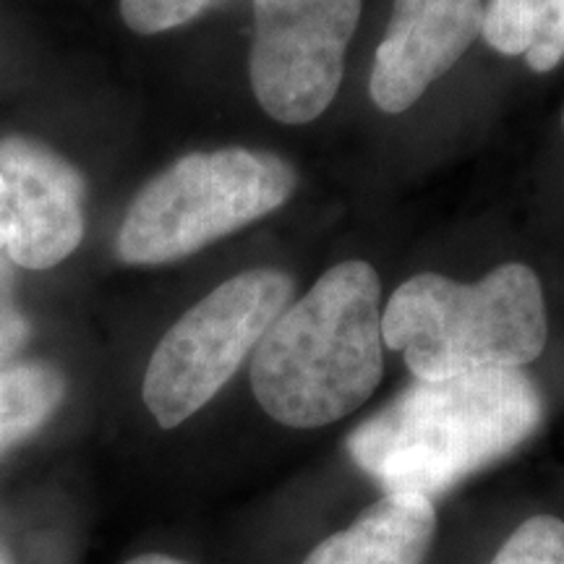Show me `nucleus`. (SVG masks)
Masks as SVG:
<instances>
[{"label":"nucleus","instance_id":"1","mask_svg":"<svg viewBox=\"0 0 564 564\" xmlns=\"http://www.w3.org/2000/svg\"><path fill=\"white\" fill-rule=\"evenodd\" d=\"M544 398L523 369L415 379L345 442L384 494L432 499L505 460L539 432Z\"/></svg>","mask_w":564,"mask_h":564},{"label":"nucleus","instance_id":"2","mask_svg":"<svg viewBox=\"0 0 564 564\" xmlns=\"http://www.w3.org/2000/svg\"><path fill=\"white\" fill-rule=\"evenodd\" d=\"M379 274L343 262L282 308L251 358L253 398L291 429H319L358 411L384 373Z\"/></svg>","mask_w":564,"mask_h":564},{"label":"nucleus","instance_id":"3","mask_svg":"<svg viewBox=\"0 0 564 564\" xmlns=\"http://www.w3.org/2000/svg\"><path fill=\"white\" fill-rule=\"evenodd\" d=\"M546 335L541 282L518 262L470 285L421 272L390 295L382 312L384 348L403 352L415 379L523 369L544 352Z\"/></svg>","mask_w":564,"mask_h":564},{"label":"nucleus","instance_id":"4","mask_svg":"<svg viewBox=\"0 0 564 564\" xmlns=\"http://www.w3.org/2000/svg\"><path fill=\"white\" fill-rule=\"evenodd\" d=\"M295 186L293 167L272 152L225 147L186 154L137 194L116 251L133 267L175 262L280 209Z\"/></svg>","mask_w":564,"mask_h":564},{"label":"nucleus","instance_id":"5","mask_svg":"<svg viewBox=\"0 0 564 564\" xmlns=\"http://www.w3.org/2000/svg\"><path fill=\"white\" fill-rule=\"evenodd\" d=\"M293 280L249 270L225 280L167 329L144 373V403L162 429H175L230 382L272 322L291 303Z\"/></svg>","mask_w":564,"mask_h":564},{"label":"nucleus","instance_id":"6","mask_svg":"<svg viewBox=\"0 0 564 564\" xmlns=\"http://www.w3.org/2000/svg\"><path fill=\"white\" fill-rule=\"evenodd\" d=\"M364 0H253L251 89L267 116L312 123L340 89Z\"/></svg>","mask_w":564,"mask_h":564},{"label":"nucleus","instance_id":"7","mask_svg":"<svg viewBox=\"0 0 564 564\" xmlns=\"http://www.w3.org/2000/svg\"><path fill=\"white\" fill-rule=\"evenodd\" d=\"M84 238V181L32 139H0V257L51 270Z\"/></svg>","mask_w":564,"mask_h":564},{"label":"nucleus","instance_id":"8","mask_svg":"<svg viewBox=\"0 0 564 564\" xmlns=\"http://www.w3.org/2000/svg\"><path fill=\"white\" fill-rule=\"evenodd\" d=\"M481 34L484 0H394L373 55V105L390 116L405 112Z\"/></svg>","mask_w":564,"mask_h":564},{"label":"nucleus","instance_id":"9","mask_svg":"<svg viewBox=\"0 0 564 564\" xmlns=\"http://www.w3.org/2000/svg\"><path fill=\"white\" fill-rule=\"evenodd\" d=\"M436 533L432 499L384 494L356 520L314 546L301 564H423Z\"/></svg>","mask_w":564,"mask_h":564},{"label":"nucleus","instance_id":"10","mask_svg":"<svg viewBox=\"0 0 564 564\" xmlns=\"http://www.w3.org/2000/svg\"><path fill=\"white\" fill-rule=\"evenodd\" d=\"M484 37L494 51L525 58L535 74L564 61V0H489Z\"/></svg>","mask_w":564,"mask_h":564},{"label":"nucleus","instance_id":"11","mask_svg":"<svg viewBox=\"0 0 564 564\" xmlns=\"http://www.w3.org/2000/svg\"><path fill=\"white\" fill-rule=\"evenodd\" d=\"M61 400L63 379L53 366L24 364L0 371V453L37 432Z\"/></svg>","mask_w":564,"mask_h":564},{"label":"nucleus","instance_id":"12","mask_svg":"<svg viewBox=\"0 0 564 564\" xmlns=\"http://www.w3.org/2000/svg\"><path fill=\"white\" fill-rule=\"evenodd\" d=\"M489 564H564V520L554 514L525 520Z\"/></svg>","mask_w":564,"mask_h":564},{"label":"nucleus","instance_id":"13","mask_svg":"<svg viewBox=\"0 0 564 564\" xmlns=\"http://www.w3.org/2000/svg\"><path fill=\"white\" fill-rule=\"evenodd\" d=\"M212 0H121V17L129 30L139 34H160L188 24Z\"/></svg>","mask_w":564,"mask_h":564},{"label":"nucleus","instance_id":"14","mask_svg":"<svg viewBox=\"0 0 564 564\" xmlns=\"http://www.w3.org/2000/svg\"><path fill=\"white\" fill-rule=\"evenodd\" d=\"M13 280L9 270V259L0 257V361L17 352L21 343L30 335L26 319L13 303Z\"/></svg>","mask_w":564,"mask_h":564},{"label":"nucleus","instance_id":"15","mask_svg":"<svg viewBox=\"0 0 564 564\" xmlns=\"http://www.w3.org/2000/svg\"><path fill=\"white\" fill-rule=\"evenodd\" d=\"M126 564H186V562L175 560V556H165V554H144V556H137V560L126 562Z\"/></svg>","mask_w":564,"mask_h":564},{"label":"nucleus","instance_id":"16","mask_svg":"<svg viewBox=\"0 0 564 564\" xmlns=\"http://www.w3.org/2000/svg\"><path fill=\"white\" fill-rule=\"evenodd\" d=\"M562 123H564V112H562Z\"/></svg>","mask_w":564,"mask_h":564}]
</instances>
